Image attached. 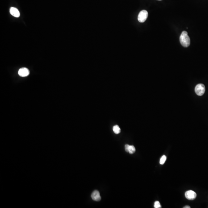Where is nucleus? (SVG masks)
Segmentation results:
<instances>
[{
    "label": "nucleus",
    "mask_w": 208,
    "mask_h": 208,
    "mask_svg": "<svg viewBox=\"0 0 208 208\" xmlns=\"http://www.w3.org/2000/svg\"><path fill=\"white\" fill-rule=\"evenodd\" d=\"M154 207L155 208H161V205L160 202L158 201L155 202V203H154Z\"/></svg>",
    "instance_id": "11"
},
{
    "label": "nucleus",
    "mask_w": 208,
    "mask_h": 208,
    "mask_svg": "<svg viewBox=\"0 0 208 208\" xmlns=\"http://www.w3.org/2000/svg\"><path fill=\"white\" fill-rule=\"evenodd\" d=\"M29 71L28 69L25 67L21 68L19 70L18 74L20 76L26 77L29 75Z\"/></svg>",
    "instance_id": "5"
},
{
    "label": "nucleus",
    "mask_w": 208,
    "mask_h": 208,
    "mask_svg": "<svg viewBox=\"0 0 208 208\" xmlns=\"http://www.w3.org/2000/svg\"><path fill=\"white\" fill-rule=\"evenodd\" d=\"M166 160V157L165 155H163L161 157L160 160V163L161 165H163L164 164L165 161Z\"/></svg>",
    "instance_id": "10"
},
{
    "label": "nucleus",
    "mask_w": 208,
    "mask_h": 208,
    "mask_svg": "<svg viewBox=\"0 0 208 208\" xmlns=\"http://www.w3.org/2000/svg\"><path fill=\"white\" fill-rule=\"evenodd\" d=\"M180 43L183 47L187 48L190 45V40L189 37L188 35V33L186 31H183L180 37Z\"/></svg>",
    "instance_id": "1"
},
{
    "label": "nucleus",
    "mask_w": 208,
    "mask_h": 208,
    "mask_svg": "<svg viewBox=\"0 0 208 208\" xmlns=\"http://www.w3.org/2000/svg\"><path fill=\"white\" fill-rule=\"evenodd\" d=\"M135 148L133 145H129L128 147V152L130 154H132L135 152Z\"/></svg>",
    "instance_id": "9"
},
{
    "label": "nucleus",
    "mask_w": 208,
    "mask_h": 208,
    "mask_svg": "<svg viewBox=\"0 0 208 208\" xmlns=\"http://www.w3.org/2000/svg\"><path fill=\"white\" fill-rule=\"evenodd\" d=\"M10 12L12 16H14L16 17H19L20 16V14L19 10L16 8H14V7L10 8Z\"/></svg>",
    "instance_id": "7"
},
{
    "label": "nucleus",
    "mask_w": 208,
    "mask_h": 208,
    "mask_svg": "<svg viewBox=\"0 0 208 208\" xmlns=\"http://www.w3.org/2000/svg\"><path fill=\"white\" fill-rule=\"evenodd\" d=\"M129 145L126 144L125 145V150L127 152H128V147H129Z\"/></svg>",
    "instance_id": "12"
},
{
    "label": "nucleus",
    "mask_w": 208,
    "mask_h": 208,
    "mask_svg": "<svg viewBox=\"0 0 208 208\" xmlns=\"http://www.w3.org/2000/svg\"></svg>",
    "instance_id": "14"
},
{
    "label": "nucleus",
    "mask_w": 208,
    "mask_h": 208,
    "mask_svg": "<svg viewBox=\"0 0 208 208\" xmlns=\"http://www.w3.org/2000/svg\"><path fill=\"white\" fill-rule=\"evenodd\" d=\"M113 131L115 133L118 134L121 132V129L118 125H115L113 127Z\"/></svg>",
    "instance_id": "8"
},
{
    "label": "nucleus",
    "mask_w": 208,
    "mask_h": 208,
    "mask_svg": "<svg viewBox=\"0 0 208 208\" xmlns=\"http://www.w3.org/2000/svg\"><path fill=\"white\" fill-rule=\"evenodd\" d=\"M195 90L197 95L198 96H202L204 94L205 92V86L203 84H198L196 86Z\"/></svg>",
    "instance_id": "3"
},
{
    "label": "nucleus",
    "mask_w": 208,
    "mask_h": 208,
    "mask_svg": "<svg viewBox=\"0 0 208 208\" xmlns=\"http://www.w3.org/2000/svg\"><path fill=\"white\" fill-rule=\"evenodd\" d=\"M183 208H190V207L189 206H186L184 207H183Z\"/></svg>",
    "instance_id": "13"
},
{
    "label": "nucleus",
    "mask_w": 208,
    "mask_h": 208,
    "mask_svg": "<svg viewBox=\"0 0 208 208\" xmlns=\"http://www.w3.org/2000/svg\"><path fill=\"white\" fill-rule=\"evenodd\" d=\"M186 198L189 200H193L196 198L197 194L195 191L192 190H189L186 192L185 193Z\"/></svg>",
    "instance_id": "4"
},
{
    "label": "nucleus",
    "mask_w": 208,
    "mask_h": 208,
    "mask_svg": "<svg viewBox=\"0 0 208 208\" xmlns=\"http://www.w3.org/2000/svg\"><path fill=\"white\" fill-rule=\"evenodd\" d=\"M91 197L92 200L95 201H99L101 200L100 193L98 190H94L93 191L91 195Z\"/></svg>",
    "instance_id": "6"
},
{
    "label": "nucleus",
    "mask_w": 208,
    "mask_h": 208,
    "mask_svg": "<svg viewBox=\"0 0 208 208\" xmlns=\"http://www.w3.org/2000/svg\"><path fill=\"white\" fill-rule=\"evenodd\" d=\"M148 17V12L147 10H142L139 13L138 19L140 23H143L145 21Z\"/></svg>",
    "instance_id": "2"
}]
</instances>
